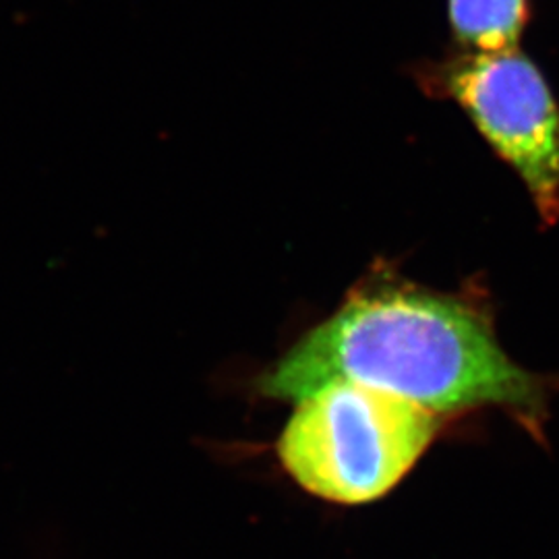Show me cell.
<instances>
[{"instance_id":"obj_3","label":"cell","mask_w":559,"mask_h":559,"mask_svg":"<svg viewBox=\"0 0 559 559\" xmlns=\"http://www.w3.org/2000/svg\"><path fill=\"white\" fill-rule=\"evenodd\" d=\"M420 92L454 102L524 182L540 221L559 222V98L520 48L448 50L408 69Z\"/></svg>"},{"instance_id":"obj_2","label":"cell","mask_w":559,"mask_h":559,"mask_svg":"<svg viewBox=\"0 0 559 559\" xmlns=\"http://www.w3.org/2000/svg\"><path fill=\"white\" fill-rule=\"evenodd\" d=\"M441 417L380 388L334 381L299 400L278 440L288 475L346 506L388 496L433 443Z\"/></svg>"},{"instance_id":"obj_4","label":"cell","mask_w":559,"mask_h":559,"mask_svg":"<svg viewBox=\"0 0 559 559\" xmlns=\"http://www.w3.org/2000/svg\"><path fill=\"white\" fill-rule=\"evenodd\" d=\"M531 17V0H448L456 48L468 52L519 48Z\"/></svg>"},{"instance_id":"obj_1","label":"cell","mask_w":559,"mask_h":559,"mask_svg":"<svg viewBox=\"0 0 559 559\" xmlns=\"http://www.w3.org/2000/svg\"><path fill=\"white\" fill-rule=\"evenodd\" d=\"M357 381L436 415L498 406L535 423L545 381L508 357L475 299L411 282H371L307 332L260 380L267 399L299 400Z\"/></svg>"}]
</instances>
